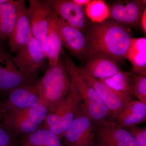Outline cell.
<instances>
[{
	"mask_svg": "<svg viewBox=\"0 0 146 146\" xmlns=\"http://www.w3.org/2000/svg\"><path fill=\"white\" fill-rule=\"evenodd\" d=\"M27 12L31 26L32 33L44 47L53 12L52 1L29 0Z\"/></svg>",
	"mask_w": 146,
	"mask_h": 146,
	"instance_id": "52a82bcc",
	"label": "cell"
},
{
	"mask_svg": "<svg viewBox=\"0 0 146 146\" xmlns=\"http://www.w3.org/2000/svg\"><path fill=\"white\" fill-rule=\"evenodd\" d=\"M35 83L20 86L9 91L8 100L2 106L3 110L25 109L41 104Z\"/></svg>",
	"mask_w": 146,
	"mask_h": 146,
	"instance_id": "2e32d148",
	"label": "cell"
},
{
	"mask_svg": "<svg viewBox=\"0 0 146 146\" xmlns=\"http://www.w3.org/2000/svg\"><path fill=\"white\" fill-rule=\"evenodd\" d=\"M95 146H106V145H103V144L101 143H98V144H97L96 145H95Z\"/></svg>",
	"mask_w": 146,
	"mask_h": 146,
	"instance_id": "1f68e13d",
	"label": "cell"
},
{
	"mask_svg": "<svg viewBox=\"0 0 146 146\" xmlns=\"http://www.w3.org/2000/svg\"><path fill=\"white\" fill-rule=\"evenodd\" d=\"M13 60L23 74L36 81L37 74L46 67L47 58L44 47L32 35L27 44L13 57Z\"/></svg>",
	"mask_w": 146,
	"mask_h": 146,
	"instance_id": "8992f818",
	"label": "cell"
},
{
	"mask_svg": "<svg viewBox=\"0 0 146 146\" xmlns=\"http://www.w3.org/2000/svg\"><path fill=\"white\" fill-rule=\"evenodd\" d=\"M32 33L25 1L19 0L13 29L8 40L9 50L17 54L26 46Z\"/></svg>",
	"mask_w": 146,
	"mask_h": 146,
	"instance_id": "8fae6325",
	"label": "cell"
},
{
	"mask_svg": "<svg viewBox=\"0 0 146 146\" xmlns=\"http://www.w3.org/2000/svg\"><path fill=\"white\" fill-rule=\"evenodd\" d=\"M84 36L85 58L104 56L117 63L126 58L132 39L129 29L113 20L91 25Z\"/></svg>",
	"mask_w": 146,
	"mask_h": 146,
	"instance_id": "6da1fadb",
	"label": "cell"
},
{
	"mask_svg": "<svg viewBox=\"0 0 146 146\" xmlns=\"http://www.w3.org/2000/svg\"><path fill=\"white\" fill-rule=\"evenodd\" d=\"M146 121V104L133 100L113 120L125 128L137 125Z\"/></svg>",
	"mask_w": 146,
	"mask_h": 146,
	"instance_id": "ac0fdd59",
	"label": "cell"
},
{
	"mask_svg": "<svg viewBox=\"0 0 146 146\" xmlns=\"http://www.w3.org/2000/svg\"><path fill=\"white\" fill-rule=\"evenodd\" d=\"M95 136L106 146H137L136 138L125 128L110 119L93 124Z\"/></svg>",
	"mask_w": 146,
	"mask_h": 146,
	"instance_id": "ba28073f",
	"label": "cell"
},
{
	"mask_svg": "<svg viewBox=\"0 0 146 146\" xmlns=\"http://www.w3.org/2000/svg\"><path fill=\"white\" fill-rule=\"evenodd\" d=\"M132 65V73L146 76V37L132 38L126 58Z\"/></svg>",
	"mask_w": 146,
	"mask_h": 146,
	"instance_id": "ffe728a7",
	"label": "cell"
},
{
	"mask_svg": "<svg viewBox=\"0 0 146 146\" xmlns=\"http://www.w3.org/2000/svg\"><path fill=\"white\" fill-rule=\"evenodd\" d=\"M63 60L71 82L78 94L83 113L93 124L105 120H112L109 110L96 90L83 78L80 68L66 54H64Z\"/></svg>",
	"mask_w": 146,
	"mask_h": 146,
	"instance_id": "7a4b0ae2",
	"label": "cell"
},
{
	"mask_svg": "<svg viewBox=\"0 0 146 146\" xmlns=\"http://www.w3.org/2000/svg\"><path fill=\"white\" fill-rule=\"evenodd\" d=\"M81 109L78 94L71 82L69 92L56 111L46 117L44 128L50 130L61 139Z\"/></svg>",
	"mask_w": 146,
	"mask_h": 146,
	"instance_id": "5b68a950",
	"label": "cell"
},
{
	"mask_svg": "<svg viewBox=\"0 0 146 146\" xmlns=\"http://www.w3.org/2000/svg\"><path fill=\"white\" fill-rule=\"evenodd\" d=\"M22 144V146H63L59 137L46 128H39L27 135Z\"/></svg>",
	"mask_w": 146,
	"mask_h": 146,
	"instance_id": "7402d4cb",
	"label": "cell"
},
{
	"mask_svg": "<svg viewBox=\"0 0 146 146\" xmlns=\"http://www.w3.org/2000/svg\"><path fill=\"white\" fill-rule=\"evenodd\" d=\"M3 115V111L2 108V106H0V117L2 116Z\"/></svg>",
	"mask_w": 146,
	"mask_h": 146,
	"instance_id": "4dcf8cb0",
	"label": "cell"
},
{
	"mask_svg": "<svg viewBox=\"0 0 146 146\" xmlns=\"http://www.w3.org/2000/svg\"><path fill=\"white\" fill-rule=\"evenodd\" d=\"M86 16L94 23H99L106 21L110 17L109 8L104 1H92L86 7Z\"/></svg>",
	"mask_w": 146,
	"mask_h": 146,
	"instance_id": "cb8c5ba5",
	"label": "cell"
},
{
	"mask_svg": "<svg viewBox=\"0 0 146 146\" xmlns=\"http://www.w3.org/2000/svg\"><path fill=\"white\" fill-rule=\"evenodd\" d=\"M141 1H142V2L143 3V4L144 5H146V1L145 0H142Z\"/></svg>",
	"mask_w": 146,
	"mask_h": 146,
	"instance_id": "d6a6232c",
	"label": "cell"
},
{
	"mask_svg": "<svg viewBox=\"0 0 146 146\" xmlns=\"http://www.w3.org/2000/svg\"><path fill=\"white\" fill-rule=\"evenodd\" d=\"M71 82L64 60L59 59L56 65L48 67L44 75L35 86L41 104L46 107L49 114L56 111L70 90Z\"/></svg>",
	"mask_w": 146,
	"mask_h": 146,
	"instance_id": "3957f363",
	"label": "cell"
},
{
	"mask_svg": "<svg viewBox=\"0 0 146 146\" xmlns=\"http://www.w3.org/2000/svg\"><path fill=\"white\" fill-rule=\"evenodd\" d=\"M133 74L120 70L109 78L99 80L115 91L132 97L133 90Z\"/></svg>",
	"mask_w": 146,
	"mask_h": 146,
	"instance_id": "603a6c76",
	"label": "cell"
},
{
	"mask_svg": "<svg viewBox=\"0 0 146 146\" xmlns=\"http://www.w3.org/2000/svg\"><path fill=\"white\" fill-rule=\"evenodd\" d=\"M63 137L68 146H94L95 135L93 123L81 109Z\"/></svg>",
	"mask_w": 146,
	"mask_h": 146,
	"instance_id": "30bf717a",
	"label": "cell"
},
{
	"mask_svg": "<svg viewBox=\"0 0 146 146\" xmlns=\"http://www.w3.org/2000/svg\"><path fill=\"white\" fill-rule=\"evenodd\" d=\"M3 112L6 127L13 133L27 135L39 129L49 113L42 104L23 109L4 110Z\"/></svg>",
	"mask_w": 146,
	"mask_h": 146,
	"instance_id": "277c9868",
	"label": "cell"
},
{
	"mask_svg": "<svg viewBox=\"0 0 146 146\" xmlns=\"http://www.w3.org/2000/svg\"><path fill=\"white\" fill-rule=\"evenodd\" d=\"M19 1L9 0L0 5V46L9 39L15 23Z\"/></svg>",
	"mask_w": 146,
	"mask_h": 146,
	"instance_id": "44dd1931",
	"label": "cell"
},
{
	"mask_svg": "<svg viewBox=\"0 0 146 146\" xmlns=\"http://www.w3.org/2000/svg\"><path fill=\"white\" fill-rule=\"evenodd\" d=\"M125 129L136 138L137 146H146V127H141L136 125Z\"/></svg>",
	"mask_w": 146,
	"mask_h": 146,
	"instance_id": "484cf974",
	"label": "cell"
},
{
	"mask_svg": "<svg viewBox=\"0 0 146 146\" xmlns=\"http://www.w3.org/2000/svg\"><path fill=\"white\" fill-rule=\"evenodd\" d=\"M53 10L71 26L83 32L88 27V21L82 7L72 0L52 1Z\"/></svg>",
	"mask_w": 146,
	"mask_h": 146,
	"instance_id": "5bb4252c",
	"label": "cell"
},
{
	"mask_svg": "<svg viewBox=\"0 0 146 146\" xmlns=\"http://www.w3.org/2000/svg\"><path fill=\"white\" fill-rule=\"evenodd\" d=\"M0 146H16L12 134L0 127Z\"/></svg>",
	"mask_w": 146,
	"mask_h": 146,
	"instance_id": "4316f807",
	"label": "cell"
},
{
	"mask_svg": "<svg viewBox=\"0 0 146 146\" xmlns=\"http://www.w3.org/2000/svg\"><path fill=\"white\" fill-rule=\"evenodd\" d=\"M36 81L32 80L23 74L9 52L4 46H0V91L9 93L20 86L34 84Z\"/></svg>",
	"mask_w": 146,
	"mask_h": 146,
	"instance_id": "9c48e42d",
	"label": "cell"
},
{
	"mask_svg": "<svg viewBox=\"0 0 146 146\" xmlns=\"http://www.w3.org/2000/svg\"><path fill=\"white\" fill-rule=\"evenodd\" d=\"M9 1V0H0V5L7 3Z\"/></svg>",
	"mask_w": 146,
	"mask_h": 146,
	"instance_id": "f546056e",
	"label": "cell"
},
{
	"mask_svg": "<svg viewBox=\"0 0 146 146\" xmlns=\"http://www.w3.org/2000/svg\"><path fill=\"white\" fill-rule=\"evenodd\" d=\"M73 1L80 6H87L92 1L91 0H72Z\"/></svg>",
	"mask_w": 146,
	"mask_h": 146,
	"instance_id": "f1b7e54d",
	"label": "cell"
},
{
	"mask_svg": "<svg viewBox=\"0 0 146 146\" xmlns=\"http://www.w3.org/2000/svg\"><path fill=\"white\" fill-rule=\"evenodd\" d=\"M140 23L141 24V27L144 31V33H146V9L144 11L141 17Z\"/></svg>",
	"mask_w": 146,
	"mask_h": 146,
	"instance_id": "83f0119b",
	"label": "cell"
},
{
	"mask_svg": "<svg viewBox=\"0 0 146 146\" xmlns=\"http://www.w3.org/2000/svg\"><path fill=\"white\" fill-rule=\"evenodd\" d=\"M145 6L139 0L119 1L110 5L109 17L124 26H136L140 24Z\"/></svg>",
	"mask_w": 146,
	"mask_h": 146,
	"instance_id": "4fadbf2b",
	"label": "cell"
},
{
	"mask_svg": "<svg viewBox=\"0 0 146 146\" xmlns=\"http://www.w3.org/2000/svg\"></svg>",
	"mask_w": 146,
	"mask_h": 146,
	"instance_id": "836d02e7",
	"label": "cell"
},
{
	"mask_svg": "<svg viewBox=\"0 0 146 146\" xmlns=\"http://www.w3.org/2000/svg\"><path fill=\"white\" fill-rule=\"evenodd\" d=\"M56 16L57 14L53 10L46 42V52L48 67L56 65L62 52L63 44L56 24Z\"/></svg>",
	"mask_w": 146,
	"mask_h": 146,
	"instance_id": "d6986e66",
	"label": "cell"
},
{
	"mask_svg": "<svg viewBox=\"0 0 146 146\" xmlns=\"http://www.w3.org/2000/svg\"><path fill=\"white\" fill-rule=\"evenodd\" d=\"M87 60L85 66L80 68L82 76L104 79L113 76L121 70L117 62L108 57L94 56Z\"/></svg>",
	"mask_w": 146,
	"mask_h": 146,
	"instance_id": "e0dca14e",
	"label": "cell"
},
{
	"mask_svg": "<svg viewBox=\"0 0 146 146\" xmlns=\"http://www.w3.org/2000/svg\"><path fill=\"white\" fill-rule=\"evenodd\" d=\"M56 21L63 46L80 59L85 58L86 40L84 35L68 25L57 14Z\"/></svg>",
	"mask_w": 146,
	"mask_h": 146,
	"instance_id": "9a60e30c",
	"label": "cell"
},
{
	"mask_svg": "<svg viewBox=\"0 0 146 146\" xmlns=\"http://www.w3.org/2000/svg\"><path fill=\"white\" fill-rule=\"evenodd\" d=\"M82 76L101 98L112 115V121L133 100L132 97L115 91L98 79Z\"/></svg>",
	"mask_w": 146,
	"mask_h": 146,
	"instance_id": "7c38bea8",
	"label": "cell"
},
{
	"mask_svg": "<svg viewBox=\"0 0 146 146\" xmlns=\"http://www.w3.org/2000/svg\"><path fill=\"white\" fill-rule=\"evenodd\" d=\"M133 80L134 95L146 104V76L133 74Z\"/></svg>",
	"mask_w": 146,
	"mask_h": 146,
	"instance_id": "d4e9b609",
	"label": "cell"
}]
</instances>
